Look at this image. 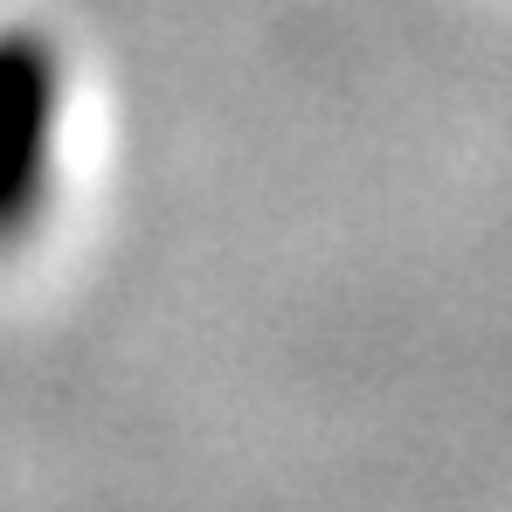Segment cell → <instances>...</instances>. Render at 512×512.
Segmentation results:
<instances>
[{"label":"cell","mask_w":512,"mask_h":512,"mask_svg":"<svg viewBox=\"0 0 512 512\" xmlns=\"http://www.w3.org/2000/svg\"><path fill=\"white\" fill-rule=\"evenodd\" d=\"M63 146V63L42 35L0 28V243H14L56 180Z\"/></svg>","instance_id":"obj_1"}]
</instances>
